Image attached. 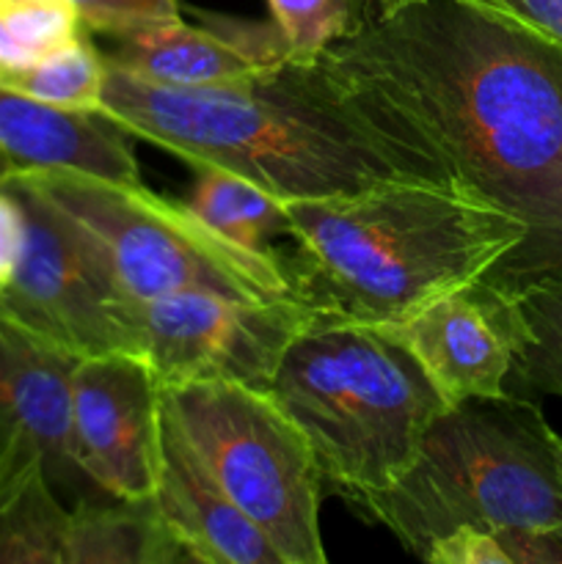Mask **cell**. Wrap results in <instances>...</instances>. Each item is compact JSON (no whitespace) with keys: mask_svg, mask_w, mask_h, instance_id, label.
<instances>
[{"mask_svg":"<svg viewBox=\"0 0 562 564\" xmlns=\"http://www.w3.org/2000/svg\"><path fill=\"white\" fill-rule=\"evenodd\" d=\"M69 510L31 435H0V564H66Z\"/></svg>","mask_w":562,"mask_h":564,"instance_id":"16","label":"cell"},{"mask_svg":"<svg viewBox=\"0 0 562 564\" xmlns=\"http://www.w3.org/2000/svg\"><path fill=\"white\" fill-rule=\"evenodd\" d=\"M516 352L505 394L521 400H562V281L512 295Z\"/></svg>","mask_w":562,"mask_h":564,"instance_id":"18","label":"cell"},{"mask_svg":"<svg viewBox=\"0 0 562 564\" xmlns=\"http://www.w3.org/2000/svg\"><path fill=\"white\" fill-rule=\"evenodd\" d=\"M320 61L457 185L521 220V246L485 284L512 297L562 281V47L468 0H419L364 20Z\"/></svg>","mask_w":562,"mask_h":564,"instance_id":"1","label":"cell"},{"mask_svg":"<svg viewBox=\"0 0 562 564\" xmlns=\"http://www.w3.org/2000/svg\"><path fill=\"white\" fill-rule=\"evenodd\" d=\"M83 36L72 0H0V75L28 69Z\"/></svg>","mask_w":562,"mask_h":564,"instance_id":"21","label":"cell"},{"mask_svg":"<svg viewBox=\"0 0 562 564\" xmlns=\"http://www.w3.org/2000/svg\"><path fill=\"white\" fill-rule=\"evenodd\" d=\"M176 419L224 494L284 564H325L323 471L303 430L268 391L231 380L163 386Z\"/></svg>","mask_w":562,"mask_h":564,"instance_id":"7","label":"cell"},{"mask_svg":"<svg viewBox=\"0 0 562 564\" xmlns=\"http://www.w3.org/2000/svg\"><path fill=\"white\" fill-rule=\"evenodd\" d=\"M152 501L187 562L284 564L270 540L224 494L160 386Z\"/></svg>","mask_w":562,"mask_h":564,"instance_id":"13","label":"cell"},{"mask_svg":"<svg viewBox=\"0 0 562 564\" xmlns=\"http://www.w3.org/2000/svg\"><path fill=\"white\" fill-rule=\"evenodd\" d=\"M22 248H25V213L20 198L0 187V286L9 284L14 275Z\"/></svg>","mask_w":562,"mask_h":564,"instance_id":"25","label":"cell"},{"mask_svg":"<svg viewBox=\"0 0 562 564\" xmlns=\"http://www.w3.org/2000/svg\"><path fill=\"white\" fill-rule=\"evenodd\" d=\"M268 6L290 58L298 64H317L364 22L350 0H268Z\"/></svg>","mask_w":562,"mask_h":564,"instance_id":"22","label":"cell"},{"mask_svg":"<svg viewBox=\"0 0 562 564\" xmlns=\"http://www.w3.org/2000/svg\"><path fill=\"white\" fill-rule=\"evenodd\" d=\"M268 394L303 430L325 482L347 499L395 485L450 408L383 325L323 308L290 341Z\"/></svg>","mask_w":562,"mask_h":564,"instance_id":"4","label":"cell"},{"mask_svg":"<svg viewBox=\"0 0 562 564\" xmlns=\"http://www.w3.org/2000/svg\"><path fill=\"white\" fill-rule=\"evenodd\" d=\"M160 383L132 352L80 358L72 372V457L110 499H152Z\"/></svg>","mask_w":562,"mask_h":564,"instance_id":"10","label":"cell"},{"mask_svg":"<svg viewBox=\"0 0 562 564\" xmlns=\"http://www.w3.org/2000/svg\"><path fill=\"white\" fill-rule=\"evenodd\" d=\"M295 295L358 323L391 325L483 279L521 246L523 224L461 185L386 182L284 202Z\"/></svg>","mask_w":562,"mask_h":564,"instance_id":"3","label":"cell"},{"mask_svg":"<svg viewBox=\"0 0 562 564\" xmlns=\"http://www.w3.org/2000/svg\"><path fill=\"white\" fill-rule=\"evenodd\" d=\"M556 466H560V477H562V438H556Z\"/></svg>","mask_w":562,"mask_h":564,"instance_id":"28","label":"cell"},{"mask_svg":"<svg viewBox=\"0 0 562 564\" xmlns=\"http://www.w3.org/2000/svg\"><path fill=\"white\" fill-rule=\"evenodd\" d=\"M562 47V0H468Z\"/></svg>","mask_w":562,"mask_h":564,"instance_id":"24","label":"cell"},{"mask_svg":"<svg viewBox=\"0 0 562 564\" xmlns=\"http://www.w3.org/2000/svg\"><path fill=\"white\" fill-rule=\"evenodd\" d=\"M372 3L378 6L380 14H391V11H400V9H406V6L419 3V0H372Z\"/></svg>","mask_w":562,"mask_h":564,"instance_id":"27","label":"cell"},{"mask_svg":"<svg viewBox=\"0 0 562 564\" xmlns=\"http://www.w3.org/2000/svg\"><path fill=\"white\" fill-rule=\"evenodd\" d=\"M419 361L450 405L505 394L516 352L512 297L483 279L383 325Z\"/></svg>","mask_w":562,"mask_h":564,"instance_id":"11","label":"cell"},{"mask_svg":"<svg viewBox=\"0 0 562 564\" xmlns=\"http://www.w3.org/2000/svg\"><path fill=\"white\" fill-rule=\"evenodd\" d=\"M0 83L53 108L99 113L108 86V64L102 50L94 47L91 39L83 33L28 69L0 75Z\"/></svg>","mask_w":562,"mask_h":564,"instance_id":"20","label":"cell"},{"mask_svg":"<svg viewBox=\"0 0 562 564\" xmlns=\"http://www.w3.org/2000/svg\"><path fill=\"white\" fill-rule=\"evenodd\" d=\"M556 438L532 400L457 402L430 424L395 485L350 501L419 556L457 527L562 529Z\"/></svg>","mask_w":562,"mask_h":564,"instance_id":"5","label":"cell"},{"mask_svg":"<svg viewBox=\"0 0 562 564\" xmlns=\"http://www.w3.org/2000/svg\"><path fill=\"white\" fill-rule=\"evenodd\" d=\"M130 138L105 113L53 108L0 83V147L20 169H66L141 182Z\"/></svg>","mask_w":562,"mask_h":564,"instance_id":"15","label":"cell"},{"mask_svg":"<svg viewBox=\"0 0 562 564\" xmlns=\"http://www.w3.org/2000/svg\"><path fill=\"white\" fill-rule=\"evenodd\" d=\"M102 55L110 69L174 88L235 86L292 61L273 22H246L220 14H202L198 25L180 17L108 36Z\"/></svg>","mask_w":562,"mask_h":564,"instance_id":"12","label":"cell"},{"mask_svg":"<svg viewBox=\"0 0 562 564\" xmlns=\"http://www.w3.org/2000/svg\"><path fill=\"white\" fill-rule=\"evenodd\" d=\"M14 171H20V163H17V160L11 158V154L6 152L3 147H0V182L9 180V176L14 174Z\"/></svg>","mask_w":562,"mask_h":564,"instance_id":"26","label":"cell"},{"mask_svg":"<svg viewBox=\"0 0 562 564\" xmlns=\"http://www.w3.org/2000/svg\"><path fill=\"white\" fill-rule=\"evenodd\" d=\"M75 364V356L0 312V435H31L55 488H72L83 477L72 457Z\"/></svg>","mask_w":562,"mask_h":564,"instance_id":"14","label":"cell"},{"mask_svg":"<svg viewBox=\"0 0 562 564\" xmlns=\"http://www.w3.org/2000/svg\"><path fill=\"white\" fill-rule=\"evenodd\" d=\"M127 347L149 364L160 386L231 380L270 391L281 356L309 323L303 297L174 292L152 301H116Z\"/></svg>","mask_w":562,"mask_h":564,"instance_id":"8","label":"cell"},{"mask_svg":"<svg viewBox=\"0 0 562 564\" xmlns=\"http://www.w3.org/2000/svg\"><path fill=\"white\" fill-rule=\"evenodd\" d=\"M187 207L209 229L248 251L273 253L270 240L287 235L284 202L224 169H196V185Z\"/></svg>","mask_w":562,"mask_h":564,"instance_id":"19","label":"cell"},{"mask_svg":"<svg viewBox=\"0 0 562 564\" xmlns=\"http://www.w3.org/2000/svg\"><path fill=\"white\" fill-rule=\"evenodd\" d=\"M0 187L14 193L25 213V248L11 281L0 286V312L77 361L130 352L114 290L80 231L22 171Z\"/></svg>","mask_w":562,"mask_h":564,"instance_id":"9","label":"cell"},{"mask_svg":"<svg viewBox=\"0 0 562 564\" xmlns=\"http://www.w3.org/2000/svg\"><path fill=\"white\" fill-rule=\"evenodd\" d=\"M83 28L102 36L141 31L160 22L180 20V0H72Z\"/></svg>","mask_w":562,"mask_h":564,"instance_id":"23","label":"cell"},{"mask_svg":"<svg viewBox=\"0 0 562 564\" xmlns=\"http://www.w3.org/2000/svg\"><path fill=\"white\" fill-rule=\"evenodd\" d=\"M99 113L193 169L231 171L281 202L350 196L386 182L457 185L422 138L323 61H287L268 75L209 88L158 86L108 66Z\"/></svg>","mask_w":562,"mask_h":564,"instance_id":"2","label":"cell"},{"mask_svg":"<svg viewBox=\"0 0 562 564\" xmlns=\"http://www.w3.org/2000/svg\"><path fill=\"white\" fill-rule=\"evenodd\" d=\"M97 257L116 301H152L174 292L275 301L298 297L287 262L209 229L187 204L143 182H116L66 169H20Z\"/></svg>","mask_w":562,"mask_h":564,"instance_id":"6","label":"cell"},{"mask_svg":"<svg viewBox=\"0 0 562 564\" xmlns=\"http://www.w3.org/2000/svg\"><path fill=\"white\" fill-rule=\"evenodd\" d=\"M187 562L152 499H80L69 510L66 564Z\"/></svg>","mask_w":562,"mask_h":564,"instance_id":"17","label":"cell"}]
</instances>
